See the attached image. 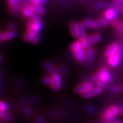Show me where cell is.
Wrapping results in <instances>:
<instances>
[{"mask_svg":"<svg viewBox=\"0 0 123 123\" xmlns=\"http://www.w3.org/2000/svg\"><path fill=\"white\" fill-rule=\"evenodd\" d=\"M121 55L116 53L108 58V63L112 67H115L119 65L121 61Z\"/></svg>","mask_w":123,"mask_h":123,"instance_id":"obj_7","label":"cell"},{"mask_svg":"<svg viewBox=\"0 0 123 123\" xmlns=\"http://www.w3.org/2000/svg\"><path fill=\"white\" fill-rule=\"evenodd\" d=\"M28 27L29 29H31L33 30L36 31L37 32L39 33L43 28V23L41 21H31L29 23Z\"/></svg>","mask_w":123,"mask_h":123,"instance_id":"obj_13","label":"cell"},{"mask_svg":"<svg viewBox=\"0 0 123 123\" xmlns=\"http://www.w3.org/2000/svg\"><path fill=\"white\" fill-rule=\"evenodd\" d=\"M74 53V56L76 59L80 63H84L87 59L86 52L84 51V49H80L78 51Z\"/></svg>","mask_w":123,"mask_h":123,"instance_id":"obj_15","label":"cell"},{"mask_svg":"<svg viewBox=\"0 0 123 123\" xmlns=\"http://www.w3.org/2000/svg\"><path fill=\"white\" fill-rule=\"evenodd\" d=\"M86 56L87 59H88L89 61H91L95 57V51L93 49H92L90 47V48L87 49V50L86 51Z\"/></svg>","mask_w":123,"mask_h":123,"instance_id":"obj_20","label":"cell"},{"mask_svg":"<svg viewBox=\"0 0 123 123\" xmlns=\"http://www.w3.org/2000/svg\"><path fill=\"white\" fill-rule=\"evenodd\" d=\"M101 80L104 81L106 83L110 82L112 80V76L110 73L109 70L107 67H103L98 71Z\"/></svg>","mask_w":123,"mask_h":123,"instance_id":"obj_4","label":"cell"},{"mask_svg":"<svg viewBox=\"0 0 123 123\" xmlns=\"http://www.w3.org/2000/svg\"><path fill=\"white\" fill-rule=\"evenodd\" d=\"M70 48L72 51H73L74 53H75V52L78 51H79V50L81 49V46L79 43V41H76V42H73V43L71 44Z\"/></svg>","mask_w":123,"mask_h":123,"instance_id":"obj_22","label":"cell"},{"mask_svg":"<svg viewBox=\"0 0 123 123\" xmlns=\"http://www.w3.org/2000/svg\"><path fill=\"white\" fill-rule=\"evenodd\" d=\"M96 85H97V87H100V88L103 89L104 88H105L106 86V83L100 80H99L98 83H96Z\"/></svg>","mask_w":123,"mask_h":123,"instance_id":"obj_32","label":"cell"},{"mask_svg":"<svg viewBox=\"0 0 123 123\" xmlns=\"http://www.w3.org/2000/svg\"><path fill=\"white\" fill-rule=\"evenodd\" d=\"M7 27H8L9 30L10 31H14L15 30V29H16V26H15V25L13 22L9 23L8 24V26Z\"/></svg>","mask_w":123,"mask_h":123,"instance_id":"obj_35","label":"cell"},{"mask_svg":"<svg viewBox=\"0 0 123 123\" xmlns=\"http://www.w3.org/2000/svg\"><path fill=\"white\" fill-rule=\"evenodd\" d=\"M120 9H121L119 8L115 4H112L110 8L106 10L104 13V17L111 21H113L116 19V18L118 15V13Z\"/></svg>","mask_w":123,"mask_h":123,"instance_id":"obj_1","label":"cell"},{"mask_svg":"<svg viewBox=\"0 0 123 123\" xmlns=\"http://www.w3.org/2000/svg\"><path fill=\"white\" fill-rule=\"evenodd\" d=\"M51 82H52V76L44 77L43 79H42L43 84H45V85L51 84Z\"/></svg>","mask_w":123,"mask_h":123,"instance_id":"obj_25","label":"cell"},{"mask_svg":"<svg viewBox=\"0 0 123 123\" xmlns=\"http://www.w3.org/2000/svg\"><path fill=\"white\" fill-rule=\"evenodd\" d=\"M120 46L117 43H113L110 46H109V47L105 50V53H104V55L106 57L108 58L112 55L118 53Z\"/></svg>","mask_w":123,"mask_h":123,"instance_id":"obj_6","label":"cell"},{"mask_svg":"<svg viewBox=\"0 0 123 123\" xmlns=\"http://www.w3.org/2000/svg\"><path fill=\"white\" fill-rule=\"evenodd\" d=\"M118 54H119L121 56L123 54V47L122 46H120V49L119 51H118Z\"/></svg>","mask_w":123,"mask_h":123,"instance_id":"obj_40","label":"cell"},{"mask_svg":"<svg viewBox=\"0 0 123 123\" xmlns=\"http://www.w3.org/2000/svg\"><path fill=\"white\" fill-rule=\"evenodd\" d=\"M99 80H100V75L98 72L95 73L94 75L92 76V81L93 83H98Z\"/></svg>","mask_w":123,"mask_h":123,"instance_id":"obj_27","label":"cell"},{"mask_svg":"<svg viewBox=\"0 0 123 123\" xmlns=\"http://www.w3.org/2000/svg\"><path fill=\"white\" fill-rule=\"evenodd\" d=\"M49 1V0H41V4H42V5H45L46 4H47Z\"/></svg>","mask_w":123,"mask_h":123,"instance_id":"obj_41","label":"cell"},{"mask_svg":"<svg viewBox=\"0 0 123 123\" xmlns=\"http://www.w3.org/2000/svg\"><path fill=\"white\" fill-rule=\"evenodd\" d=\"M93 88H94V85L92 82L86 81V82H84L76 86V87L75 88V91L77 93L83 94L86 92L89 91Z\"/></svg>","mask_w":123,"mask_h":123,"instance_id":"obj_2","label":"cell"},{"mask_svg":"<svg viewBox=\"0 0 123 123\" xmlns=\"http://www.w3.org/2000/svg\"><path fill=\"white\" fill-rule=\"evenodd\" d=\"M87 111H88V112H89V113H93L95 112V110L93 107H92V106H90V107H88V108H87Z\"/></svg>","mask_w":123,"mask_h":123,"instance_id":"obj_37","label":"cell"},{"mask_svg":"<svg viewBox=\"0 0 123 123\" xmlns=\"http://www.w3.org/2000/svg\"><path fill=\"white\" fill-rule=\"evenodd\" d=\"M84 26L86 27H88L90 29H99L100 28L102 25L99 21H95V20L92 19H89V18H86L84 19L82 21Z\"/></svg>","mask_w":123,"mask_h":123,"instance_id":"obj_5","label":"cell"},{"mask_svg":"<svg viewBox=\"0 0 123 123\" xmlns=\"http://www.w3.org/2000/svg\"><path fill=\"white\" fill-rule=\"evenodd\" d=\"M37 123H45L44 118L42 116H39L37 119Z\"/></svg>","mask_w":123,"mask_h":123,"instance_id":"obj_38","label":"cell"},{"mask_svg":"<svg viewBox=\"0 0 123 123\" xmlns=\"http://www.w3.org/2000/svg\"><path fill=\"white\" fill-rule=\"evenodd\" d=\"M33 7L34 11L35 13L38 14L39 15L44 14L46 12V9L43 7V6L42 4H38V5H31Z\"/></svg>","mask_w":123,"mask_h":123,"instance_id":"obj_17","label":"cell"},{"mask_svg":"<svg viewBox=\"0 0 123 123\" xmlns=\"http://www.w3.org/2000/svg\"><path fill=\"white\" fill-rule=\"evenodd\" d=\"M120 114L123 116V107H120Z\"/></svg>","mask_w":123,"mask_h":123,"instance_id":"obj_43","label":"cell"},{"mask_svg":"<svg viewBox=\"0 0 123 123\" xmlns=\"http://www.w3.org/2000/svg\"><path fill=\"white\" fill-rule=\"evenodd\" d=\"M22 12L25 16L27 18H31L35 14L31 4L26 5L22 7Z\"/></svg>","mask_w":123,"mask_h":123,"instance_id":"obj_9","label":"cell"},{"mask_svg":"<svg viewBox=\"0 0 123 123\" xmlns=\"http://www.w3.org/2000/svg\"><path fill=\"white\" fill-rule=\"evenodd\" d=\"M22 112H24L25 114L28 115H30L33 113V111H32L31 109L29 107H24L22 109Z\"/></svg>","mask_w":123,"mask_h":123,"instance_id":"obj_29","label":"cell"},{"mask_svg":"<svg viewBox=\"0 0 123 123\" xmlns=\"http://www.w3.org/2000/svg\"><path fill=\"white\" fill-rule=\"evenodd\" d=\"M90 37V39L91 42H92V43H98L99 42L101 39V36L100 34L96 33L95 34H93Z\"/></svg>","mask_w":123,"mask_h":123,"instance_id":"obj_21","label":"cell"},{"mask_svg":"<svg viewBox=\"0 0 123 123\" xmlns=\"http://www.w3.org/2000/svg\"><path fill=\"white\" fill-rule=\"evenodd\" d=\"M7 116V113L6 111L1 112V113H0V117L2 118V119H6Z\"/></svg>","mask_w":123,"mask_h":123,"instance_id":"obj_39","label":"cell"},{"mask_svg":"<svg viewBox=\"0 0 123 123\" xmlns=\"http://www.w3.org/2000/svg\"><path fill=\"white\" fill-rule=\"evenodd\" d=\"M121 10H122V12H123V6L122 7V8H121Z\"/></svg>","mask_w":123,"mask_h":123,"instance_id":"obj_45","label":"cell"},{"mask_svg":"<svg viewBox=\"0 0 123 123\" xmlns=\"http://www.w3.org/2000/svg\"><path fill=\"white\" fill-rule=\"evenodd\" d=\"M31 5L41 4V0H30Z\"/></svg>","mask_w":123,"mask_h":123,"instance_id":"obj_36","label":"cell"},{"mask_svg":"<svg viewBox=\"0 0 123 123\" xmlns=\"http://www.w3.org/2000/svg\"><path fill=\"white\" fill-rule=\"evenodd\" d=\"M103 89L100 88V87H96L92 88V90L89 91L88 92H86L85 93L81 94L82 97L86 99H88V98H90L91 97H93L94 96H96V95H100V93H102Z\"/></svg>","mask_w":123,"mask_h":123,"instance_id":"obj_8","label":"cell"},{"mask_svg":"<svg viewBox=\"0 0 123 123\" xmlns=\"http://www.w3.org/2000/svg\"><path fill=\"white\" fill-rule=\"evenodd\" d=\"M99 21L100 22L102 26H108L110 24L111 22V21H110L108 19H107V18H105V17L100 18Z\"/></svg>","mask_w":123,"mask_h":123,"instance_id":"obj_24","label":"cell"},{"mask_svg":"<svg viewBox=\"0 0 123 123\" xmlns=\"http://www.w3.org/2000/svg\"><path fill=\"white\" fill-rule=\"evenodd\" d=\"M7 104L5 102L3 101H0V113L5 112L7 110Z\"/></svg>","mask_w":123,"mask_h":123,"instance_id":"obj_26","label":"cell"},{"mask_svg":"<svg viewBox=\"0 0 123 123\" xmlns=\"http://www.w3.org/2000/svg\"><path fill=\"white\" fill-rule=\"evenodd\" d=\"M3 61V57L2 56V55L0 54V62Z\"/></svg>","mask_w":123,"mask_h":123,"instance_id":"obj_44","label":"cell"},{"mask_svg":"<svg viewBox=\"0 0 123 123\" xmlns=\"http://www.w3.org/2000/svg\"><path fill=\"white\" fill-rule=\"evenodd\" d=\"M6 120L7 121H11L12 120H13V119H12V117L10 116H7L6 117Z\"/></svg>","mask_w":123,"mask_h":123,"instance_id":"obj_42","label":"cell"},{"mask_svg":"<svg viewBox=\"0 0 123 123\" xmlns=\"http://www.w3.org/2000/svg\"><path fill=\"white\" fill-rule=\"evenodd\" d=\"M38 34V33L36 31L29 28L24 35V40L26 42H31L35 35H37Z\"/></svg>","mask_w":123,"mask_h":123,"instance_id":"obj_12","label":"cell"},{"mask_svg":"<svg viewBox=\"0 0 123 123\" xmlns=\"http://www.w3.org/2000/svg\"><path fill=\"white\" fill-rule=\"evenodd\" d=\"M52 82L51 83V87L54 90H59L62 87V81L61 75L56 71L53 74H52Z\"/></svg>","mask_w":123,"mask_h":123,"instance_id":"obj_3","label":"cell"},{"mask_svg":"<svg viewBox=\"0 0 123 123\" xmlns=\"http://www.w3.org/2000/svg\"><path fill=\"white\" fill-rule=\"evenodd\" d=\"M9 6L10 11L13 13H16L19 10V5H21L20 0H6Z\"/></svg>","mask_w":123,"mask_h":123,"instance_id":"obj_10","label":"cell"},{"mask_svg":"<svg viewBox=\"0 0 123 123\" xmlns=\"http://www.w3.org/2000/svg\"><path fill=\"white\" fill-rule=\"evenodd\" d=\"M115 116L112 114L109 109L104 111L102 114L103 119L108 123L112 122V121H113V120L115 119Z\"/></svg>","mask_w":123,"mask_h":123,"instance_id":"obj_16","label":"cell"},{"mask_svg":"<svg viewBox=\"0 0 123 123\" xmlns=\"http://www.w3.org/2000/svg\"><path fill=\"white\" fill-rule=\"evenodd\" d=\"M109 110L111 113L113 114L114 116H116V115H117L119 113H120V108L116 105H112L111 107Z\"/></svg>","mask_w":123,"mask_h":123,"instance_id":"obj_23","label":"cell"},{"mask_svg":"<svg viewBox=\"0 0 123 123\" xmlns=\"http://www.w3.org/2000/svg\"><path fill=\"white\" fill-rule=\"evenodd\" d=\"M105 2L103 1H100V2H98L96 4V7L97 9H103L105 6Z\"/></svg>","mask_w":123,"mask_h":123,"instance_id":"obj_33","label":"cell"},{"mask_svg":"<svg viewBox=\"0 0 123 123\" xmlns=\"http://www.w3.org/2000/svg\"><path fill=\"white\" fill-rule=\"evenodd\" d=\"M78 27H79L80 38H84L87 37V34L86 31V26H84L83 22L78 23Z\"/></svg>","mask_w":123,"mask_h":123,"instance_id":"obj_18","label":"cell"},{"mask_svg":"<svg viewBox=\"0 0 123 123\" xmlns=\"http://www.w3.org/2000/svg\"><path fill=\"white\" fill-rule=\"evenodd\" d=\"M111 91L113 92H114V93H119V92H121V88L120 87H119V86H115L112 87Z\"/></svg>","mask_w":123,"mask_h":123,"instance_id":"obj_31","label":"cell"},{"mask_svg":"<svg viewBox=\"0 0 123 123\" xmlns=\"http://www.w3.org/2000/svg\"><path fill=\"white\" fill-rule=\"evenodd\" d=\"M40 41H41V37H40V35L38 34L35 35V37L33 38V40L31 41V42L34 44H38V43L40 42Z\"/></svg>","mask_w":123,"mask_h":123,"instance_id":"obj_30","label":"cell"},{"mask_svg":"<svg viewBox=\"0 0 123 123\" xmlns=\"http://www.w3.org/2000/svg\"><path fill=\"white\" fill-rule=\"evenodd\" d=\"M41 15L35 13L33 15L31 18V21H41Z\"/></svg>","mask_w":123,"mask_h":123,"instance_id":"obj_28","label":"cell"},{"mask_svg":"<svg viewBox=\"0 0 123 123\" xmlns=\"http://www.w3.org/2000/svg\"><path fill=\"white\" fill-rule=\"evenodd\" d=\"M70 27V32L74 37L75 38H80V34L79 27H78V23L75 21L71 22L69 25Z\"/></svg>","mask_w":123,"mask_h":123,"instance_id":"obj_11","label":"cell"},{"mask_svg":"<svg viewBox=\"0 0 123 123\" xmlns=\"http://www.w3.org/2000/svg\"></svg>","mask_w":123,"mask_h":123,"instance_id":"obj_46","label":"cell"},{"mask_svg":"<svg viewBox=\"0 0 123 123\" xmlns=\"http://www.w3.org/2000/svg\"><path fill=\"white\" fill-rule=\"evenodd\" d=\"M114 4L121 9L123 6V0H114Z\"/></svg>","mask_w":123,"mask_h":123,"instance_id":"obj_34","label":"cell"},{"mask_svg":"<svg viewBox=\"0 0 123 123\" xmlns=\"http://www.w3.org/2000/svg\"><path fill=\"white\" fill-rule=\"evenodd\" d=\"M44 68L46 69V71L49 72V73H51L52 74H53L54 73H55V72L57 71L56 70H55L54 66L50 62H46L44 63Z\"/></svg>","mask_w":123,"mask_h":123,"instance_id":"obj_19","label":"cell"},{"mask_svg":"<svg viewBox=\"0 0 123 123\" xmlns=\"http://www.w3.org/2000/svg\"><path fill=\"white\" fill-rule=\"evenodd\" d=\"M17 36V33L15 31H7L2 32L1 41H5L7 40L14 39Z\"/></svg>","mask_w":123,"mask_h":123,"instance_id":"obj_14","label":"cell"}]
</instances>
